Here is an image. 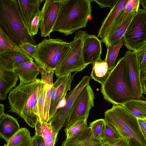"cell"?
Listing matches in <instances>:
<instances>
[{"mask_svg":"<svg viewBox=\"0 0 146 146\" xmlns=\"http://www.w3.org/2000/svg\"><path fill=\"white\" fill-rule=\"evenodd\" d=\"M91 2L94 1L100 7L103 8L109 7L110 9L114 6L117 0H90Z\"/></svg>","mask_w":146,"mask_h":146,"instance_id":"8d00e7d4","label":"cell"},{"mask_svg":"<svg viewBox=\"0 0 146 146\" xmlns=\"http://www.w3.org/2000/svg\"><path fill=\"white\" fill-rule=\"evenodd\" d=\"M126 62V78L129 88L133 97L139 99L143 91L141 72L134 51L128 50L124 56Z\"/></svg>","mask_w":146,"mask_h":146,"instance_id":"30bf717a","label":"cell"},{"mask_svg":"<svg viewBox=\"0 0 146 146\" xmlns=\"http://www.w3.org/2000/svg\"><path fill=\"white\" fill-rule=\"evenodd\" d=\"M138 124L146 142V118H137Z\"/></svg>","mask_w":146,"mask_h":146,"instance_id":"74e56055","label":"cell"},{"mask_svg":"<svg viewBox=\"0 0 146 146\" xmlns=\"http://www.w3.org/2000/svg\"><path fill=\"white\" fill-rule=\"evenodd\" d=\"M124 42L123 37L116 44L113 46L108 45L107 46V52L105 59L110 70H111L116 65V61L119 52Z\"/></svg>","mask_w":146,"mask_h":146,"instance_id":"83f0119b","label":"cell"},{"mask_svg":"<svg viewBox=\"0 0 146 146\" xmlns=\"http://www.w3.org/2000/svg\"><path fill=\"white\" fill-rule=\"evenodd\" d=\"M19 47L26 54L34 59L35 58L37 50L36 45L30 42H27L22 44Z\"/></svg>","mask_w":146,"mask_h":146,"instance_id":"d590c367","label":"cell"},{"mask_svg":"<svg viewBox=\"0 0 146 146\" xmlns=\"http://www.w3.org/2000/svg\"><path fill=\"white\" fill-rule=\"evenodd\" d=\"M139 3L143 9L146 10V0H139Z\"/></svg>","mask_w":146,"mask_h":146,"instance_id":"ee69618b","label":"cell"},{"mask_svg":"<svg viewBox=\"0 0 146 146\" xmlns=\"http://www.w3.org/2000/svg\"><path fill=\"white\" fill-rule=\"evenodd\" d=\"M94 94L89 83L82 90L76 98L63 126L64 131L68 130L79 121L86 120L90 111L94 107Z\"/></svg>","mask_w":146,"mask_h":146,"instance_id":"ba28073f","label":"cell"},{"mask_svg":"<svg viewBox=\"0 0 146 146\" xmlns=\"http://www.w3.org/2000/svg\"><path fill=\"white\" fill-rule=\"evenodd\" d=\"M75 74L72 76L71 74L69 73L60 77L53 83L54 90L49 109V123L57 112L56 110V107L64 96Z\"/></svg>","mask_w":146,"mask_h":146,"instance_id":"4fadbf2b","label":"cell"},{"mask_svg":"<svg viewBox=\"0 0 146 146\" xmlns=\"http://www.w3.org/2000/svg\"><path fill=\"white\" fill-rule=\"evenodd\" d=\"M35 127V133L42 136L46 146H54L58 133L55 132L50 123H41L38 120Z\"/></svg>","mask_w":146,"mask_h":146,"instance_id":"cb8c5ba5","label":"cell"},{"mask_svg":"<svg viewBox=\"0 0 146 146\" xmlns=\"http://www.w3.org/2000/svg\"><path fill=\"white\" fill-rule=\"evenodd\" d=\"M103 146H129L128 140L125 138L122 139L110 145H103Z\"/></svg>","mask_w":146,"mask_h":146,"instance_id":"60d3db41","label":"cell"},{"mask_svg":"<svg viewBox=\"0 0 146 146\" xmlns=\"http://www.w3.org/2000/svg\"><path fill=\"white\" fill-rule=\"evenodd\" d=\"M31 146H38L36 139L35 136L32 137Z\"/></svg>","mask_w":146,"mask_h":146,"instance_id":"7bdbcfd3","label":"cell"},{"mask_svg":"<svg viewBox=\"0 0 146 146\" xmlns=\"http://www.w3.org/2000/svg\"><path fill=\"white\" fill-rule=\"evenodd\" d=\"M87 120H82L76 123L68 130L65 131L66 138L68 139L85 130L87 127Z\"/></svg>","mask_w":146,"mask_h":146,"instance_id":"836d02e7","label":"cell"},{"mask_svg":"<svg viewBox=\"0 0 146 146\" xmlns=\"http://www.w3.org/2000/svg\"><path fill=\"white\" fill-rule=\"evenodd\" d=\"M21 15L28 29L35 15L39 10L40 0H16Z\"/></svg>","mask_w":146,"mask_h":146,"instance_id":"603a6c76","label":"cell"},{"mask_svg":"<svg viewBox=\"0 0 146 146\" xmlns=\"http://www.w3.org/2000/svg\"><path fill=\"white\" fill-rule=\"evenodd\" d=\"M90 0H62L52 32L67 36L86 27L91 16Z\"/></svg>","mask_w":146,"mask_h":146,"instance_id":"7a4b0ae2","label":"cell"},{"mask_svg":"<svg viewBox=\"0 0 146 146\" xmlns=\"http://www.w3.org/2000/svg\"><path fill=\"white\" fill-rule=\"evenodd\" d=\"M14 72L20 80V83L27 84L36 80L40 73L39 66L32 61L22 64L16 68Z\"/></svg>","mask_w":146,"mask_h":146,"instance_id":"e0dca14e","label":"cell"},{"mask_svg":"<svg viewBox=\"0 0 146 146\" xmlns=\"http://www.w3.org/2000/svg\"><path fill=\"white\" fill-rule=\"evenodd\" d=\"M105 124L104 119H100L90 123L89 127L92 137L101 142L103 139V135Z\"/></svg>","mask_w":146,"mask_h":146,"instance_id":"f546056e","label":"cell"},{"mask_svg":"<svg viewBox=\"0 0 146 146\" xmlns=\"http://www.w3.org/2000/svg\"><path fill=\"white\" fill-rule=\"evenodd\" d=\"M126 62L124 57L120 58L105 82L101 91L104 98L114 105H121L135 99L129 88L126 78Z\"/></svg>","mask_w":146,"mask_h":146,"instance_id":"5b68a950","label":"cell"},{"mask_svg":"<svg viewBox=\"0 0 146 146\" xmlns=\"http://www.w3.org/2000/svg\"><path fill=\"white\" fill-rule=\"evenodd\" d=\"M121 105L136 118H146V100L133 99L127 101Z\"/></svg>","mask_w":146,"mask_h":146,"instance_id":"484cf974","label":"cell"},{"mask_svg":"<svg viewBox=\"0 0 146 146\" xmlns=\"http://www.w3.org/2000/svg\"><path fill=\"white\" fill-rule=\"evenodd\" d=\"M90 80L89 76H84L79 83L66 96V102L65 105L59 109L49 122L56 133H58L63 126L76 98L82 89L89 83Z\"/></svg>","mask_w":146,"mask_h":146,"instance_id":"7c38bea8","label":"cell"},{"mask_svg":"<svg viewBox=\"0 0 146 146\" xmlns=\"http://www.w3.org/2000/svg\"><path fill=\"white\" fill-rule=\"evenodd\" d=\"M40 24V11L38 10L34 16L28 29L29 34L33 36L37 34Z\"/></svg>","mask_w":146,"mask_h":146,"instance_id":"e575fe53","label":"cell"},{"mask_svg":"<svg viewBox=\"0 0 146 146\" xmlns=\"http://www.w3.org/2000/svg\"><path fill=\"white\" fill-rule=\"evenodd\" d=\"M41 79L44 83L45 86V99L44 110V122L49 123V112L50 103L54 90L53 82V75L54 70L47 72L39 66Z\"/></svg>","mask_w":146,"mask_h":146,"instance_id":"44dd1931","label":"cell"},{"mask_svg":"<svg viewBox=\"0 0 146 146\" xmlns=\"http://www.w3.org/2000/svg\"><path fill=\"white\" fill-rule=\"evenodd\" d=\"M0 29L18 47L27 42L37 45L29 33L16 0H0Z\"/></svg>","mask_w":146,"mask_h":146,"instance_id":"3957f363","label":"cell"},{"mask_svg":"<svg viewBox=\"0 0 146 146\" xmlns=\"http://www.w3.org/2000/svg\"><path fill=\"white\" fill-rule=\"evenodd\" d=\"M101 41L94 35L87 34L86 36L82 47V56L85 63L93 64L101 59L102 52Z\"/></svg>","mask_w":146,"mask_h":146,"instance_id":"9a60e30c","label":"cell"},{"mask_svg":"<svg viewBox=\"0 0 146 146\" xmlns=\"http://www.w3.org/2000/svg\"><path fill=\"white\" fill-rule=\"evenodd\" d=\"M122 139L115 130L106 123L102 141L103 145H110Z\"/></svg>","mask_w":146,"mask_h":146,"instance_id":"f1b7e54d","label":"cell"},{"mask_svg":"<svg viewBox=\"0 0 146 146\" xmlns=\"http://www.w3.org/2000/svg\"><path fill=\"white\" fill-rule=\"evenodd\" d=\"M137 12H132L119 26L110 29L106 35L101 40L107 46H113L118 43L123 37L129 24Z\"/></svg>","mask_w":146,"mask_h":146,"instance_id":"ac0fdd59","label":"cell"},{"mask_svg":"<svg viewBox=\"0 0 146 146\" xmlns=\"http://www.w3.org/2000/svg\"><path fill=\"white\" fill-rule=\"evenodd\" d=\"M34 58L37 64L47 72L54 70L62 62L70 47V42L58 38H45L36 45Z\"/></svg>","mask_w":146,"mask_h":146,"instance_id":"8992f818","label":"cell"},{"mask_svg":"<svg viewBox=\"0 0 146 146\" xmlns=\"http://www.w3.org/2000/svg\"><path fill=\"white\" fill-rule=\"evenodd\" d=\"M134 52L141 73H144L146 71V42Z\"/></svg>","mask_w":146,"mask_h":146,"instance_id":"d6a6232c","label":"cell"},{"mask_svg":"<svg viewBox=\"0 0 146 146\" xmlns=\"http://www.w3.org/2000/svg\"><path fill=\"white\" fill-rule=\"evenodd\" d=\"M92 64L91 78L102 84L107 79L111 70H109L108 64L105 59H98Z\"/></svg>","mask_w":146,"mask_h":146,"instance_id":"d4e9b609","label":"cell"},{"mask_svg":"<svg viewBox=\"0 0 146 146\" xmlns=\"http://www.w3.org/2000/svg\"><path fill=\"white\" fill-rule=\"evenodd\" d=\"M0 51L4 50H13L23 51L0 29Z\"/></svg>","mask_w":146,"mask_h":146,"instance_id":"1f68e13d","label":"cell"},{"mask_svg":"<svg viewBox=\"0 0 146 146\" xmlns=\"http://www.w3.org/2000/svg\"><path fill=\"white\" fill-rule=\"evenodd\" d=\"M41 83L38 94L37 105L39 120L41 123L44 122V110L45 99V86L44 80L41 79Z\"/></svg>","mask_w":146,"mask_h":146,"instance_id":"4dcf8cb0","label":"cell"},{"mask_svg":"<svg viewBox=\"0 0 146 146\" xmlns=\"http://www.w3.org/2000/svg\"><path fill=\"white\" fill-rule=\"evenodd\" d=\"M16 119L4 113L0 116V136L7 143L20 129Z\"/></svg>","mask_w":146,"mask_h":146,"instance_id":"7402d4cb","label":"cell"},{"mask_svg":"<svg viewBox=\"0 0 146 146\" xmlns=\"http://www.w3.org/2000/svg\"><path fill=\"white\" fill-rule=\"evenodd\" d=\"M33 61V58L23 51L4 50L0 51V66L14 71L21 64Z\"/></svg>","mask_w":146,"mask_h":146,"instance_id":"5bb4252c","label":"cell"},{"mask_svg":"<svg viewBox=\"0 0 146 146\" xmlns=\"http://www.w3.org/2000/svg\"><path fill=\"white\" fill-rule=\"evenodd\" d=\"M32 137L29 131L21 128L7 143V146H31Z\"/></svg>","mask_w":146,"mask_h":146,"instance_id":"4316f807","label":"cell"},{"mask_svg":"<svg viewBox=\"0 0 146 146\" xmlns=\"http://www.w3.org/2000/svg\"><path fill=\"white\" fill-rule=\"evenodd\" d=\"M3 146H7V145L6 144L4 145Z\"/></svg>","mask_w":146,"mask_h":146,"instance_id":"bcb514c9","label":"cell"},{"mask_svg":"<svg viewBox=\"0 0 146 146\" xmlns=\"http://www.w3.org/2000/svg\"><path fill=\"white\" fill-rule=\"evenodd\" d=\"M87 33L84 31H77L70 47L60 65L54 70L58 78L73 72L82 71L89 64L84 62L82 53L84 40Z\"/></svg>","mask_w":146,"mask_h":146,"instance_id":"52a82bcc","label":"cell"},{"mask_svg":"<svg viewBox=\"0 0 146 146\" xmlns=\"http://www.w3.org/2000/svg\"><path fill=\"white\" fill-rule=\"evenodd\" d=\"M102 143L92 137L90 128L85 130L72 138L64 141L61 146H103Z\"/></svg>","mask_w":146,"mask_h":146,"instance_id":"d6986e66","label":"cell"},{"mask_svg":"<svg viewBox=\"0 0 146 146\" xmlns=\"http://www.w3.org/2000/svg\"><path fill=\"white\" fill-rule=\"evenodd\" d=\"M18 76L14 71L6 69L0 66V99L5 100L7 94L15 87L18 80Z\"/></svg>","mask_w":146,"mask_h":146,"instance_id":"ffe728a7","label":"cell"},{"mask_svg":"<svg viewBox=\"0 0 146 146\" xmlns=\"http://www.w3.org/2000/svg\"><path fill=\"white\" fill-rule=\"evenodd\" d=\"M34 136L36 139L38 146H46L42 136L36 133Z\"/></svg>","mask_w":146,"mask_h":146,"instance_id":"b9f144b4","label":"cell"},{"mask_svg":"<svg viewBox=\"0 0 146 146\" xmlns=\"http://www.w3.org/2000/svg\"><path fill=\"white\" fill-rule=\"evenodd\" d=\"M140 79L143 94L146 95V71L144 73H140Z\"/></svg>","mask_w":146,"mask_h":146,"instance_id":"ab89813d","label":"cell"},{"mask_svg":"<svg viewBox=\"0 0 146 146\" xmlns=\"http://www.w3.org/2000/svg\"><path fill=\"white\" fill-rule=\"evenodd\" d=\"M123 37L125 46L130 50H136L146 42V10L139 8Z\"/></svg>","mask_w":146,"mask_h":146,"instance_id":"9c48e42d","label":"cell"},{"mask_svg":"<svg viewBox=\"0 0 146 146\" xmlns=\"http://www.w3.org/2000/svg\"><path fill=\"white\" fill-rule=\"evenodd\" d=\"M41 83L37 79L27 84H19L9 93V111L16 113L31 127L39 120L37 101Z\"/></svg>","mask_w":146,"mask_h":146,"instance_id":"6da1fadb","label":"cell"},{"mask_svg":"<svg viewBox=\"0 0 146 146\" xmlns=\"http://www.w3.org/2000/svg\"><path fill=\"white\" fill-rule=\"evenodd\" d=\"M4 107L3 104H0V116L3 114L4 113Z\"/></svg>","mask_w":146,"mask_h":146,"instance_id":"f6af8a7d","label":"cell"},{"mask_svg":"<svg viewBox=\"0 0 146 146\" xmlns=\"http://www.w3.org/2000/svg\"><path fill=\"white\" fill-rule=\"evenodd\" d=\"M62 0H46L40 11L39 28L42 37L49 36L57 19Z\"/></svg>","mask_w":146,"mask_h":146,"instance_id":"8fae6325","label":"cell"},{"mask_svg":"<svg viewBox=\"0 0 146 146\" xmlns=\"http://www.w3.org/2000/svg\"><path fill=\"white\" fill-rule=\"evenodd\" d=\"M104 116L105 122L127 139L129 146H146L137 118L123 106L113 105L105 112Z\"/></svg>","mask_w":146,"mask_h":146,"instance_id":"277c9868","label":"cell"},{"mask_svg":"<svg viewBox=\"0 0 146 146\" xmlns=\"http://www.w3.org/2000/svg\"><path fill=\"white\" fill-rule=\"evenodd\" d=\"M72 81H71L68 86V89L67 90H66V93L64 95V96H63V97L62 98V99L60 100V102H59V103H58L57 106L56 107V111H57L58 110V109H60L64 106L65 105L66 102V94L67 93V92L69 90H70V86H71V83Z\"/></svg>","mask_w":146,"mask_h":146,"instance_id":"f35d334b","label":"cell"},{"mask_svg":"<svg viewBox=\"0 0 146 146\" xmlns=\"http://www.w3.org/2000/svg\"><path fill=\"white\" fill-rule=\"evenodd\" d=\"M128 0H117L113 7L102 22L97 36L102 39L107 35L117 18L124 9Z\"/></svg>","mask_w":146,"mask_h":146,"instance_id":"2e32d148","label":"cell"}]
</instances>
